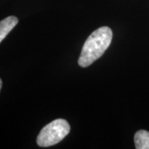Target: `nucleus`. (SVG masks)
<instances>
[{"mask_svg":"<svg viewBox=\"0 0 149 149\" xmlns=\"http://www.w3.org/2000/svg\"><path fill=\"white\" fill-rule=\"evenodd\" d=\"M134 143L137 149H149V132L139 130L134 135Z\"/></svg>","mask_w":149,"mask_h":149,"instance_id":"nucleus-4","label":"nucleus"},{"mask_svg":"<svg viewBox=\"0 0 149 149\" xmlns=\"http://www.w3.org/2000/svg\"><path fill=\"white\" fill-rule=\"evenodd\" d=\"M113 32L109 27L96 29L87 38L82 47L78 64L81 67H87L100 58L112 42Z\"/></svg>","mask_w":149,"mask_h":149,"instance_id":"nucleus-1","label":"nucleus"},{"mask_svg":"<svg viewBox=\"0 0 149 149\" xmlns=\"http://www.w3.org/2000/svg\"><path fill=\"white\" fill-rule=\"evenodd\" d=\"M18 22L17 17L9 16L0 21V43L5 38L8 34L14 28Z\"/></svg>","mask_w":149,"mask_h":149,"instance_id":"nucleus-3","label":"nucleus"},{"mask_svg":"<svg viewBox=\"0 0 149 149\" xmlns=\"http://www.w3.org/2000/svg\"><path fill=\"white\" fill-rule=\"evenodd\" d=\"M2 84H3V83H2V80L0 79V91H1V89H2Z\"/></svg>","mask_w":149,"mask_h":149,"instance_id":"nucleus-5","label":"nucleus"},{"mask_svg":"<svg viewBox=\"0 0 149 149\" xmlns=\"http://www.w3.org/2000/svg\"><path fill=\"white\" fill-rule=\"evenodd\" d=\"M70 130L69 123L62 118L56 119L47 124L40 131L37 139L39 147L47 148L56 145L68 135Z\"/></svg>","mask_w":149,"mask_h":149,"instance_id":"nucleus-2","label":"nucleus"}]
</instances>
